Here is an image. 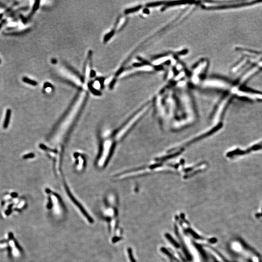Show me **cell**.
<instances>
[{"mask_svg": "<svg viewBox=\"0 0 262 262\" xmlns=\"http://www.w3.org/2000/svg\"><path fill=\"white\" fill-rule=\"evenodd\" d=\"M79 156L77 157V158L78 161V164L77 166V168L78 170H81L83 168V165L84 164V161L83 158L81 155H79Z\"/></svg>", "mask_w": 262, "mask_h": 262, "instance_id": "5", "label": "cell"}, {"mask_svg": "<svg viewBox=\"0 0 262 262\" xmlns=\"http://www.w3.org/2000/svg\"><path fill=\"white\" fill-rule=\"evenodd\" d=\"M246 154V151H243L241 150L240 149H237L235 150H233L232 152H229L227 154V156L229 157H233L235 155H241Z\"/></svg>", "mask_w": 262, "mask_h": 262, "instance_id": "4", "label": "cell"}, {"mask_svg": "<svg viewBox=\"0 0 262 262\" xmlns=\"http://www.w3.org/2000/svg\"><path fill=\"white\" fill-rule=\"evenodd\" d=\"M1 60L0 59V64H1Z\"/></svg>", "mask_w": 262, "mask_h": 262, "instance_id": "11", "label": "cell"}, {"mask_svg": "<svg viewBox=\"0 0 262 262\" xmlns=\"http://www.w3.org/2000/svg\"><path fill=\"white\" fill-rule=\"evenodd\" d=\"M113 144L112 138L107 136L103 139L101 152L97 161V165L99 168H103L107 163L111 154Z\"/></svg>", "mask_w": 262, "mask_h": 262, "instance_id": "1", "label": "cell"}, {"mask_svg": "<svg viewBox=\"0 0 262 262\" xmlns=\"http://www.w3.org/2000/svg\"><path fill=\"white\" fill-rule=\"evenodd\" d=\"M3 14H0V19H1L3 18Z\"/></svg>", "mask_w": 262, "mask_h": 262, "instance_id": "9", "label": "cell"}, {"mask_svg": "<svg viewBox=\"0 0 262 262\" xmlns=\"http://www.w3.org/2000/svg\"><path fill=\"white\" fill-rule=\"evenodd\" d=\"M49 201L48 208L53 209L54 212L57 214H60L63 210V206L61 200L59 197L53 192H49Z\"/></svg>", "mask_w": 262, "mask_h": 262, "instance_id": "2", "label": "cell"}, {"mask_svg": "<svg viewBox=\"0 0 262 262\" xmlns=\"http://www.w3.org/2000/svg\"><path fill=\"white\" fill-rule=\"evenodd\" d=\"M3 25V22H2V23H0V29L2 28Z\"/></svg>", "mask_w": 262, "mask_h": 262, "instance_id": "10", "label": "cell"}, {"mask_svg": "<svg viewBox=\"0 0 262 262\" xmlns=\"http://www.w3.org/2000/svg\"><path fill=\"white\" fill-rule=\"evenodd\" d=\"M11 115V111L10 109H8L7 110L5 121L3 122V128H5V129H7V127H8Z\"/></svg>", "mask_w": 262, "mask_h": 262, "instance_id": "3", "label": "cell"}, {"mask_svg": "<svg viewBox=\"0 0 262 262\" xmlns=\"http://www.w3.org/2000/svg\"><path fill=\"white\" fill-rule=\"evenodd\" d=\"M39 1H36L34 3V6L33 7V11H35L38 8H39Z\"/></svg>", "mask_w": 262, "mask_h": 262, "instance_id": "7", "label": "cell"}, {"mask_svg": "<svg viewBox=\"0 0 262 262\" xmlns=\"http://www.w3.org/2000/svg\"><path fill=\"white\" fill-rule=\"evenodd\" d=\"M23 81L24 83L29 84V85H32L33 86H36L37 85V82L34 80H31L27 77H23Z\"/></svg>", "mask_w": 262, "mask_h": 262, "instance_id": "6", "label": "cell"}, {"mask_svg": "<svg viewBox=\"0 0 262 262\" xmlns=\"http://www.w3.org/2000/svg\"><path fill=\"white\" fill-rule=\"evenodd\" d=\"M34 156V154H26V155H24V156H23V158H24V159H27V158H32V157H33Z\"/></svg>", "mask_w": 262, "mask_h": 262, "instance_id": "8", "label": "cell"}]
</instances>
